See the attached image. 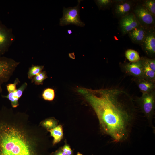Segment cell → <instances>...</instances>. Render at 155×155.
Masks as SVG:
<instances>
[{
	"instance_id": "cell-1",
	"label": "cell",
	"mask_w": 155,
	"mask_h": 155,
	"mask_svg": "<svg viewBox=\"0 0 155 155\" xmlns=\"http://www.w3.org/2000/svg\"><path fill=\"white\" fill-rule=\"evenodd\" d=\"M77 91L94 110L104 133L116 142L128 138L135 109L127 92L116 88L93 90L83 87Z\"/></svg>"
},
{
	"instance_id": "cell-2",
	"label": "cell",
	"mask_w": 155,
	"mask_h": 155,
	"mask_svg": "<svg viewBox=\"0 0 155 155\" xmlns=\"http://www.w3.org/2000/svg\"><path fill=\"white\" fill-rule=\"evenodd\" d=\"M0 114V155H35L31 141L23 131Z\"/></svg>"
},
{
	"instance_id": "cell-3",
	"label": "cell",
	"mask_w": 155,
	"mask_h": 155,
	"mask_svg": "<svg viewBox=\"0 0 155 155\" xmlns=\"http://www.w3.org/2000/svg\"><path fill=\"white\" fill-rule=\"evenodd\" d=\"M137 101L142 112L149 124L152 125L155 108V90L150 93L142 94Z\"/></svg>"
},
{
	"instance_id": "cell-4",
	"label": "cell",
	"mask_w": 155,
	"mask_h": 155,
	"mask_svg": "<svg viewBox=\"0 0 155 155\" xmlns=\"http://www.w3.org/2000/svg\"><path fill=\"white\" fill-rule=\"evenodd\" d=\"M82 0L78 1V4L73 7L66 8L64 7L63 16L60 19L59 25L63 26L69 24L75 25L79 26L84 27L85 23L80 19L79 13L80 4Z\"/></svg>"
},
{
	"instance_id": "cell-5",
	"label": "cell",
	"mask_w": 155,
	"mask_h": 155,
	"mask_svg": "<svg viewBox=\"0 0 155 155\" xmlns=\"http://www.w3.org/2000/svg\"><path fill=\"white\" fill-rule=\"evenodd\" d=\"M132 12L142 26L147 30L155 27V17L145 8L141 2L136 3Z\"/></svg>"
},
{
	"instance_id": "cell-6",
	"label": "cell",
	"mask_w": 155,
	"mask_h": 155,
	"mask_svg": "<svg viewBox=\"0 0 155 155\" xmlns=\"http://www.w3.org/2000/svg\"><path fill=\"white\" fill-rule=\"evenodd\" d=\"M19 64L11 58L0 57V93L2 92V85L9 80Z\"/></svg>"
},
{
	"instance_id": "cell-7",
	"label": "cell",
	"mask_w": 155,
	"mask_h": 155,
	"mask_svg": "<svg viewBox=\"0 0 155 155\" xmlns=\"http://www.w3.org/2000/svg\"><path fill=\"white\" fill-rule=\"evenodd\" d=\"M142 50L148 57L155 59V28L147 30L145 38L140 44Z\"/></svg>"
},
{
	"instance_id": "cell-8",
	"label": "cell",
	"mask_w": 155,
	"mask_h": 155,
	"mask_svg": "<svg viewBox=\"0 0 155 155\" xmlns=\"http://www.w3.org/2000/svg\"><path fill=\"white\" fill-rule=\"evenodd\" d=\"M136 2L133 0H114L112 6V13L115 17L120 19L132 12Z\"/></svg>"
},
{
	"instance_id": "cell-9",
	"label": "cell",
	"mask_w": 155,
	"mask_h": 155,
	"mask_svg": "<svg viewBox=\"0 0 155 155\" xmlns=\"http://www.w3.org/2000/svg\"><path fill=\"white\" fill-rule=\"evenodd\" d=\"M14 39L12 30L7 28L0 20V56L8 51Z\"/></svg>"
},
{
	"instance_id": "cell-10",
	"label": "cell",
	"mask_w": 155,
	"mask_h": 155,
	"mask_svg": "<svg viewBox=\"0 0 155 155\" xmlns=\"http://www.w3.org/2000/svg\"><path fill=\"white\" fill-rule=\"evenodd\" d=\"M122 71L134 78H144L141 60L135 62H125L120 65Z\"/></svg>"
},
{
	"instance_id": "cell-11",
	"label": "cell",
	"mask_w": 155,
	"mask_h": 155,
	"mask_svg": "<svg viewBox=\"0 0 155 155\" xmlns=\"http://www.w3.org/2000/svg\"><path fill=\"white\" fill-rule=\"evenodd\" d=\"M119 27L123 35L141 25L134 14L131 12L120 19Z\"/></svg>"
},
{
	"instance_id": "cell-12",
	"label": "cell",
	"mask_w": 155,
	"mask_h": 155,
	"mask_svg": "<svg viewBox=\"0 0 155 155\" xmlns=\"http://www.w3.org/2000/svg\"><path fill=\"white\" fill-rule=\"evenodd\" d=\"M27 86V83L24 82L20 88L16 89L13 92L9 93L6 95H2L1 96L3 98L8 99L10 101L12 107L16 108L19 105L18 100L22 96L24 91Z\"/></svg>"
},
{
	"instance_id": "cell-13",
	"label": "cell",
	"mask_w": 155,
	"mask_h": 155,
	"mask_svg": "<svg viewBox=\"0 0 155 155\" xmlns=\"http://www.w3.org/2000/svg\"><path fill=\"white\" fill-rule=\"evenodd\" d=\"M147 30L140 25L129 32L128 36L133 43L140 45L145 38Z\"/></svg>"
},
{
	"instance_id": "cell-14",
	"label": "cell",
	"mask_w": 155,
	"mask_h": 155,
	"mask_svg": "<svg viewBox=\"0 0 155 155\" xmlns=\"http://www.w3.org/2000/svg\"><path fill=\"white\" fill-rule=\"evenodd\" d=\"M133 80L142 94L150 93L155 90V83L144 78H133Z\"/></svg>"
},
{
	"instance_id": "cell-15",
	"label": "cell",
	"mask_w": 155,
	"mask_h": 155,
	"mask_svg": "<svg viewBox=\"0 0 155 155\" xmlns=\"http://www.w3.org/2000/svg\"><path fill=\"white\" fill-rule=\"evenodd\" d=\"M144 75V79L155 83V72L153 71L149 66L145 57L141 58Z\"/></svg>"
},
{
	"instance_id": "cell-16",
	"label": "cell",
	"mask_w": 155,
	"mask_h": 155,
	"mask_svg": "<svg viewBox=\"0 0 155 155\" xmlns=\"http://www.w3.org/2000/svg\"><path fill=\"white\" fill-rule=\"evenodd\" d=\"M51 136L53 137V144L54 145L59 142L63 137V127L61 125L57 126L54 128L48 131Z\"/></svg>"
},
{
	"instance_id": "cell-17",
	"label": "cell",
	"mask_w": 155,
	"mask_h": 155,
	"mask_svg": "<svg viewBox=\"0 0 155 155\" xmlns=\"http://www.w3.org/2000/svg\"><path fill=\"white\" fill-rule=\"evenodd\" d=\"M125 56L130 62H137L141 59L139 53L133 49H128L126 50Z\"/></svg>"
},
{
	"instance_id": "cell-18",
	"label": "cell",
	"mask_w": 155,
	"mask_h": 155,
	"mask_svg": "<svg viewBox=\"0 0 155 155\" xmlns=\"http://www.w3.org/2000/svg\"><path fill=\"white\" fill-rule=\"evenodd\" d=\"M40 125L49 131L57 126L58 122L54 118H50L42 121Z\"/></svg>"
},
{
	"instance_id": "cell-19",
	"label": "cell",
	"mask_w": 155,
	"mask_h": 155,
	"mask_svg": "<svg viewBox=\"0 0 155 155\" xmlns=\"http://www.w3.org/2000/svg\"><path fill=\"white\" fill-rule=\"evenodd\" d=\"M140 1L145 8L155 17V0H144Z\"/></svg>"
},
{
	"instance_id": "cell-20",
	"label": "cell",
	"mask_w": 155,
	"mask_h": 155,
	"mask_svg": "<svg viewBox=\"0 0 155 155\" xmlns=\"http://www.w3.org/2000/svg\"><path fill=\"white\" fill-rule=\"evenodd\" d=\"M44 68V66L32 65L31 67L29 68L28 73V79H32L34 77L41 72Z\"/></svg>"
},
{
	"instance_id": "cell-21",
	"label": "cell",
	"mask_w": 155,
	"mask_h": 155,
	"mask_svg": "<svg viewBox=\"0 0 155 155\" xmlns=\"http://www.w3.org/2000/svg\"><path fill=\"white\" fill-rule=\"evenodd\" d=\"M94 1L99 9L103 10L110 8L114 1V0H96Z\"/></svg>"
},
{
	"instance_id": "cell-22",
	"label": "cell",
	"mask_w": 155,
	"mask_h": 155,
	"mask_svg": "<svg viewBox=\"0 0 155 155\" xmlns=\"http://www.w3.org/2000/svg\"><path fill=\"white\" fill-rule=\"evenodd\" d=\"M48 78L45 71H42L34 77L32 79V82H34L36 85H42L44 80Z\"/></svg>"
},
{
	"instance_id": "cell-23",
	"label": "cell",
	"mask_w": 155,
	"mask_h": 155,
	"mask_svg": "<svg viewBox=\"0 0 155 155\" xmlns=\"http://www.w3.org/2000/svg\"><path fill=\"white\" fill-rule=\"evenodd\" d=\"M42 96L43 99L49 101H52L54 98L55 92L54 90L51 88H47L43 91Z\"/></svg>"
},
{
	"instance_id": "cell-24",
	"label": "cell",
	"mask_w": 155,
	"mask_h": 155,
	"mask_svg": "<svg viewBox=\"0 0 155 155\" xmlns=\"http://www.w3.org/2000/svg\"><path fill=\"white\" fill-rule=\"evenodd\" d=\"M20 82L18 78H16L13 83L8 84L6 86L7 89L8 93L13 92L16 90V86Z\"/></svg>"
},
{
	"instance_id": "cell-25",
	"label": "cell",
	"mask_w": 155,
	"mask_h": 155,
	"mask_svg": "<svg viewBox=\"0 0 155 155\" xmlns=\"http://www.w3.org/2000/svg\"><path fill=\"white\" fill-rule=\"evenodd\" d=\"M63 151L67 155H73V152L69 145L65 143L62 147H61Z\"/></svg>"
},
{
	"instance_id": "cell-26",
	"label": "cell",
	"mask_w": 155,
	"mask_h": 155,
	"mask_svg": "<svg viewBox=\"0 0 155 155\" xmlns=\"http://www.w3.org/2000/svg\"><path fill=\"white\" fill-rule=\"evenodd\" d=\"M145 58L151 69L155 72V59L145 57Z\"/></svg>"
},
{
	"instance_id": "cell-27",
	"label": "cell",
	"mask_w": 155,
	"mask_h": 155,
	"mask_svg": "<svg viewBox=\"0 0 155 155\" xmlns=\"http://www.w3.org/2000/svg\"><path fill=\"white\" fill-rule=\"evenodd\" d=\"M50 155H67L66 153L64 152L61 149V147L60 148L54 152H52Z\"/></svg>"
},
{
	"instance_id": "cell-28",
	"label": "cell",
	"mask_w": 155,
	"mask_h": 155,
	"mask_svg": "<svg viewBox=\"0 0 155 155\" xmlns=\"http://www.w3.org/2000/svg\"><path fill=\"white\" fill-rule=\"evenodd\" d=\"M69 55L70 57L73 59H74L75 58L74 53H71L69 54Z\"/></svg>"
},
{
	"instance_id": "cell-29",
	"label": "cell",
	"mask_w": 155,
	"mask_h": 155,
	"mask_svg": "<svg viewBox=\"0 0 155 155\" xmlns=\"http://www.w3.org/2000/svg\"><path fill=\"white\" fill-rule=\"evenodd\" d=\"M67 33L69 34H71L72 33V31L70 29H69L67 30Z\"/></svg>"
},
{
	"instance_id": "cell-30",
	"label": "cell",
	"mask_w": 155,
	"mask_h": 155,
	"mask_svg": "<svg viewBox=\"0 0 155 155\" xmlns=\"http://www.w3.org/2000/svg\"><path fill=\"white\" fill-rule=\"evenodd\" d=\"M76 155H83L82 154L79 152H78Z\"/></svg>"
}]
</instances>
